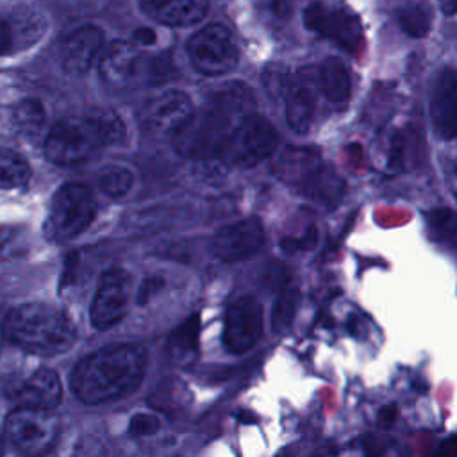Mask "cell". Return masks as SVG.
<instances>
[{
  "label": "cell",
  "mask_w": 457,
  "mask_h": 457,
  "mask_svg": "<svg viewBox=\"0 0 457 457\" xmlns=\"http://www.w3.org/2000/svg\"><path fill=\"white\" fill-rule=\"evenodd\" d=\"M146 352L136 345H112L100 348L71 371L70 384L84 403H104L134 391L145 373Z\"/></svg>",
  "instance_id": "obj_1"
},
{
  "label": "cell",
  "mask_w": 457,
  "mask_h": 457,
  "mask_svg": "<svg viewBox=\"0 0 457 457\" xmlns=\"http://www.w3.org/2000/svg\"><path fill=\"white\" fill-rule=\"evenodd\" d=\"M125 134L112 111H91L59 120L45 141L46 157L59 166H77L93 159L102 148L118 143Z\"/></svg>",
  "instance_id": "obj_2"
},
{
  "label": "cell",
  "mask_w": 457,
  "mask_h": 457,
  "mask_svg": "<svg viewBox=\"0 0 457 457\" xmlns=\"http://www.w3.org/2000/svg\"><path fill=\"white\" fill-rule=\"evenodd\" d=\"M5 337L16 346L39 355H57L70 350L77 332L64 311L43 302L16 305L4 321Z\"/></svg>",
  "instance_id": "obj_3"
},
{
  "label": "cell",
  "mask_w": 457,
  "mask_h": 457,
  "mask_svg": "<svg viewBox=\"0 0 457 457\" xmlns=\"http://www.w3.org/2000/svg\"><path fill=\"white\" fill-rule=\"evenodd\" d=\"M239 121L221 109L205 104L189 118V121L175 132L173 146L179 154L191 159H212L227 154L232 132Z\"/></svg>",
  "instance_id": "obj_4"
},
{
  "label": "cell",
  "mask_w": 457,
  "mask_h": 457,
  "mask_svg": "<svg viewBox=\"0 0 457 457\" xmlns=\"http://www.w3.org/2000/svg\"><path fill=\"white\" fill-rule=\"evenodd\" d=\"M278 173L302 195L325 205L337 204L345 195L343 179L307 148H289L278 162Z\"/></svg>",
  "instance_id": "obj_5"
},
{
  "label": "cell",
  "mask_w": 457,
  "mask_h": 457,
  "mask_svg": "<svg viewBox=\"0 0 457 457\" xmlns=\"http://www.w3.org/2000/svg\"><path fill=\"white\" fill-rule=\"evenodd\" d=\"M100 77L111 89L127 91L150 84L157 77V64L136 41L116 39L100 57Z\"/></svg>",
  "instance_id": "obj_6"
},
{
  "label": "cell",
  "mask_w": 457,
  "mask_h": 457,
  "mask_svg": "<svg viewBox=\"0 0 457 457\" xmlns=\"http://www.w3.org/2000/svg\"><path fill=\"white\" fill-rule=\"evenodd\" d=\"M96 214V198L86 184L70 182L61 186L50 205L48 227L57 241H68L82 234Z\"/></svg>",
  "instance_id": "obj_7"
},
{
  "label": "cell",
  "mask_w": 457,
  "mask_h": 457,
  "mask_svg": "<svg viewBox=\"0 0 457 457\" xmlns=\"http://www.w3.org/2000/svg\"><path fill=\"white\" fill-rule=\"evenodd\" d=\"M61 428V420L52 409H37L20 405L9 412L5 420V432L12 445L27 455L46 453Z\"/></svg>",
  "instance_id": "obj_8"
},
{
  "label": "cell",
  "mask_w": 457,
  "mask_h": 457,
  "mask_svg": "<svg viewBox=\"0 0 457 457\" xmlns=\"http://www.w3.org/2000/svg\"><path fill=\"white\" fill-rule=\"evenodd\" d=\"M187 57L200 73L223 75L237 64L239 50L227 27L211 23L189 37Z\"/></svg>",
  "instance_id": "obj_9"
},
{
  "label": "cell",
  "mask_w": 457,
  "mask_h": 457,
  "mask_svg": "<svg viewBox=\"0 0 457 457\" xmlns=\"http://www.w3.org/2000/svg\"><path fill=\"white\" fill-rule=\"evenodd\" d=\"M303 23L311 32L328 37L353 57H359L364 50L362 23L348 9L328 11L321 2H314L303 11Z\"/></svg>",
  "instance_id": "obj_10"
},
{
  "label": "cell",
  "mask_w": 457,
  "mask_h": 457,
  "mask_svg": "<svg viewBox=\"0 0 457 457\" xmlns=\"http://www.w3.org/2000/svg\"><path fill=\"white\" fill-rule=\"evenodd\" d=\"M278 143L277 129L261 114L245 116L234 129L227 155L241 166H255L268 159Z\"/></svg>",
  "instance_id": "obj_11"
},
{
  "label": "cell",
  "mask_w": 457,
  "mask_h": 457,
  "mask_svg": "<svg viewBox=\"0 0 457 457\" xmlns=\"http://www.w3.org/2000/svg\"><path fill=\"white\" fill-rule=\"evenodd\" d=\"M195 114L191 98L179 89H168L148 98L139 111V120L145 130L152 134L179 132Z\"/></svg>",
  "instance_id": "obj_12"
},
{
  "label": "cell",
  "mask_w": 457,
  "mask_h": 457,
  "mask_svg": "<svg viewBox=\"0 0 457 457\" xmlns=\"http://www.w3.org/2000/svg\"><path fill=\"white\" fill-rule=\"evenodd\" d=\"M262 332V307L253 296H239L234 300L223 323V346L230 353H245L250 350Z\"/></svg>",
  "instance_id": "obj_13"
},
{
  "label": "cell",
  "mask_w": 457,
  "mask_h": 457,
  "mask_svg": "<svg viewBox=\"0 0 457 457\" xmlns=\"http://www.w3.org/2000/svg\"><path fill=\"white\" fill-rule=\"evenodd\" d=\"M130 277L125 270L114 268L102 275L91 303V323L98 330L116 325L127 311Z\"/></svg>",
  "instance_id": "obj_14"
},
{
  "label": "cell",
  "mask_w": 457,
  "mask_h": 457,
  "mask_svg": "<svg viewBox=\"0 0 457 457\" xmlns=\"http://www.w3.org/2000/svg\"><path fill=\"white\" fill-rule=\"evenodd\" d=\"M264 245V228L257 218H246L220 228L212 239L218 259L234 262L255 255Z\"/></svg>",
  "instance_id": "obj_15"
},
{
  "label": "cell",
  "mask_w": 457,
  "mask_h": 457,
  "mask_svg": "<svg viewBox=\"0 0 457 457\" xmlns=\"http://www.w3.org/2000/svg\"><path fill=\"white\" fill-rule=\"evenodd\" d=\"M430 121L441 139L457 137V70L443 68L430 93Z\"/></svg>",
  "instance_id": "obj_16"
},
{
  "label": "cell",
  "mask_w": 457,
  "mask_h": 457,
  "mask_svg": "<svg viewBox=\"0 0 457 457\" xmlns=\"http://www.w3.org/2000/svg\"><path fill=\"white\" fill-rule=\"evenodd\" d=\"M314 77L307 75V70L300 71L296 77L289 79L284 87L286 102V120L295 132H307L314 120L316 111V93Z\"/></svg>",
  "instance_id": "obj_17"
},
{
  "label": "cell",
  "mask_w": 457,
  "mask_h": 457,
  "mask_svg": "<svg viewBox=\"0 0 457 457\" xmlns=\"http://www.w3.org/2000/svg\"><path fill=\"white\" fill-rule=\"evenodd\" d=\"M104 45V32L95 25H84L66 36L61 46V61L68 73L80 75L89 70Z\"/></svg>",
  "instance_id": "obj_18"
},
{
  "label": "cell",
  "mask_w": 457,
  "mask_h": 457,
  "mask_svg": "<svg viewBox=\"0 0 457 457\" xmlns=\"http://www.w3.org/2000/svg\"><path fill=\"white\" fill-rule=\"evenodd\" d=\"M139 5L152 20L171 27L193 25L207 12V0H139Z\"/></svg>",
  "instance_id": "obj_19"
},
{
  "label": "cell",
  "mask_w": 457,
  "mask_h": 457,
  "mask_svg": "<svg viewBox=\"0 0 457 457\" xmlns=\"http://www.w3.org/2000/svg\"><path fill=\"white\" fill-rule=\"evenodd\" d=\"M61 395L62 386L57 373L48 368H39L23 382L18 398L20 405L54 409L61 400Z\"/></svg>",
  "instance_id": "obj_20"
},
{
  "label": "cell",
  "mask_w": 457,
  "mask_h": 457,
  "mask_svg": "<svg viewBox=\"0 0 457 457\" xmlns=\"http://www.w3.org/2000/svg\"><path fill=\"white\" fill-rule=\"evenodd\" d=\"M198 334L200 318L198 314L187 318L180 327H177L166 343V355L173 366L186 368L191 366L198 355Z\"/></svg>",
  "instance_id": "obj_21"
},
{
  "label": "cell",
  "mask_w": 457,
  "mask_h": 457,
  "mask_svg": "<svg viewBox=\"0 0 457 457\" xmlns=\"http://www.w3.org/2000/svg\"><path fill=\"white\" fill-rule=\"evenodd\" d=\"M318 87L332 104H345L352 93L350 71L339 57H327L316 70Z\"/></svg>",
  "instance_id": "obj_22"
},
{
  "label": "cell",
  "mask_w": 457,
  "mask_h": 457,
  "mask_svg": "<svg viewBox=\"0 0 457 457\" xmlns=\"http://www.w3.org/2000/svg\"><path fill=\"white\" fill-rule=\"evenodd\" d=\"M207 104L221 109L236 121H241L245 116L252 114L250 107L253 105V96H252V91L245 84L230 82V84L218 87L209 96Z\"/></svg>",
  "instance_id": "obj_23"
},
{
  "label": "cell",
  "mask_w": 457,
  "mask_h": 457,
  "mask_svg": "<svg viewBox=\"0 0 457 457\" xmlns=\"http://www.w3.org/2000/svg\"><path fill=\"white\" fill-rule=\"evenodd\" d=\"M421 152H423L421 137L411 127H405L398 130L391 139L387 164L389 168H395V170L409 168L416 162V155Z\"/></svg>",
  "instance_id": "obj_24"
},
{
  "label": "cell",
  "mask_w": 457,
  "mask_h": 457,
  "mask_svg": "<svg viewBox=\"0 0 457 457\" xmlns=\"http://www.w3.org/2000/svg\"><path fill=\"white\" fill-rule=\"evenodd\" d=\"M30 179L29 162L14 150L0 146V187H21Z\"/></svg>",
  "instance_id": "obj_25"
},
{
  "label": "cell",
  "mask_w": 457,
  "mask_h": 457,
  "mask_svg": "<svg viewBox=\"0 0 457 457\" xmlns=\"http://www.w3.org/2000/svg\"><path fill=\"white\" fill-rule=\"evenodd\" d=\"M187 398H189V395L182 382L168 380V382H162L157 386V389L152 393V396H148V403H152L157 409L177 412L189 402Z\"/></svg>",
  "instance_id": "obj_26"
},
{
  "label": "cell",
  "mask_w": 457,
  "mask_h": 457,
  "mask_svg": "<svg viewBox=\"0 0 457 457\" xmlns=\"http://www.w3.org/2000/svg\"><path fill=\"white\" fill-rule=\"evenodd\" d=\"M12 123L23 134H37L45 125V109L37 100H23L12 111Z\"/></svg>",
  "instance_id": "obj_27"
},
{
  "label": "cell",
  "mask_w": 457,
  "mask_h": 457,
  "mask_svg": "<svg viewBox=\"0 0 457 457\" xmlns=\"http://www.w3.org/2000/svg\"><path fill=\"white\" fill-rule=\"evenodd\" d=\"M132 182H134L132 171L121 166H107L98 175V187L112 198H120L127 195L129 189L132 187Z\"/></svg>",
  "instance_id": "obj_28"
},
{
  "label": "cell",
  "mask_w": 457,
  "mask_h": 457,
  "mask_svg": "<svg viewBox=\"0 0 457 457\" xmlns=\"http://www.w3.org/2000/svg\"><path fill=\"white\" fill-rule=\"evenodd\" d=\"M398 25L411 37H425L430 30V14L423 5H407L398 12Z\"/></svg>",
  "instance_id": "obj_29"
},
{
  "label": "cell",
  "mask_w": 457,
  "mask_h": 457,
  "mask_svg": "<svg viewBox=\"0 0 457 457\" xmlns=\"http://www.w3.org/2000/svg\"><path fill=\"white\" fill-rule=\"evenodd\" d=\"M75 457H123V453L109 439L87 434L79 441Z\"/></svg>",
  "instance_id": "obj_30"
},
{
  "label": "cell",
  "mask_w": 457,
  "mask_h": 457,
  "mask_svg": "<svg viewBox=\"0 0 457 457\" xmlns=\"http://www.w3.org/2000/svg\"><path fill=\"white\" fill-rule=\"evenodd\" d=\"M296 303H298V293L296 291H284L280 295V298L277 300L275 307H273V316H271V325L275 332H284L295 316L296 311Z\"/></svg>",
  "instance_id": "obj_31"
},
{
  "label": "cell",
  "mask_w": 457,
  "mask_h": 457,
  "mask_svg": "<svg viewBox=\"0 0 457 457\" xmlns=\"http://www.w3.org/2000/svg\"><path fill=\"white\" fill-rule=\"evenodd\" d=\"M428 225L434 234L441 236L445 241L457 239V214L450 209H434L428 212Z\"/></svg>",
  "instance_id": "obj_32"
},
{
  "label": "cell",
  "mask_w": 457,
  "mask_h": 457,
  "mask_svg": "<svg viewBox=\"0 0 457 457\" xmlns=\"http://www.w3.org/2000/svg\"><path fill=\"white\" fill-rule=\"evenodd\" d=\"M159 430V418L150 412H137L130 418L129 423V434L132 437H145L152 436Z\"/></svg>",
  "instance_id": "obj_33"
},
{
  "label": "cell",
  "mask_w": 457,
  "mask_h": 457,
  "mask_svg": "<svg viewBox=\"0 0 457 457\" xmlns=\"http://www.w3.org/2000/svg\"><path fill=\"white\" fill-rule=\"evenodd\" d=\"M316 239H318V232L314 227H311L300 239H293V237H286L282 239V248H286L287 252H293V250H307V248H312L316 245Z\"/></svg>",
  "instance_id": "obj_34"
},
{
  "label": "cell",
  "mask_w": 457,
  "mask_h": 457,
  "mask_svg": "<svg viewBox=\"0 0 457 457\" xmlns=\"http://www.w3.org/2000/svg\"><path fill=\"white\" fill-rule=\"evenodd\" d=\"M396 416H398V409L396 405H386L378 411V416H377V425L380 428H389L395 421H396Z\"/></svg>",
  "instance_id": "obj_35"
},
{
  "label": "cell",
  "mask_w": 457,
  "mask_h": 457,
  "mask_svg": "<svg viewBox=\"0 0 457 457\" xmlns=\"http://www.w3.org/2000/svg\"><path fill=\"white\" fill-rule=\"evenodd\" d=\"M270 5L277 18H289L293 11V0H270Z\"/></svg>",
  "instance_id": "obj_36"
},
{
  "label": "cell",
  "mask_w": 457,
  "mask_h": 457,
  "mask_svg": "<svg viewBox=\"0 0 457 457\" xmlns=\"http://www.w3.org/2000/svg\"><path fill=\"white\" fill-rule=\"evenodd\" d=\"M436 457H457V436H450L448 439H445Z\"/></svg>",
  "instance_id": "obj_37"
},
{
  "label": "cell",
  "mask_w": 457,
  "mask_h": 457,
  "mask_svg": "<svg viewBox=\"0 0 457 457\" xmlns=\"http://www.w3.org/2000/svg\"><path fill=\"white\" fill-rule=\"evenodd\" d=\"M11 43H12V32L9 29L7 21H4L0 18V55L11 48Z\"/></svg>",
  "instance_id": "obj_38"
},
{
  "label": "cell",
  "mask_w": 457,
  "mask_h": 457,
  "mask_svg": "<svg viewBox=\"0 0 457 457\" xmlns=\"http://www.w3.org/2000/svg\"><path fill=\"white\" fill-rule=\"evenodd\" d=\"M134 41L139 46H150V45L155 43V34L150 29H139V30L134 32Z\"/></svg>",
  "instance_id": "obj_39"
},
{
  "label": "cell",
  "mask_w": 457,
  "mask_h": 457,
  "mask_svg": "<svg viewBox=\"0 0 457 457\" xmlns=\"http://www.w3.org/2000/svg\"><path fill=\"white\" fill-rule=\"evenodd\" d=\"M439 5L446 16L457 14V0H439Z\"/></svg>",
  "instance_id": "obj_40"
},
{
  "label": "cell",
  "mask_w": 457,
  "mask_h": 457,
  "mask_svg": "<svg viewBox=\"0 0 457 457\" xmlns=\"http://www.w3.org/2000/svg\"><path fill=\"white\" fill-rule=\"evenodd\" d=\"M455 175H457V166H455Z\"/></svg>",
  "instance_id": "obj_41"
}]
</instances>
